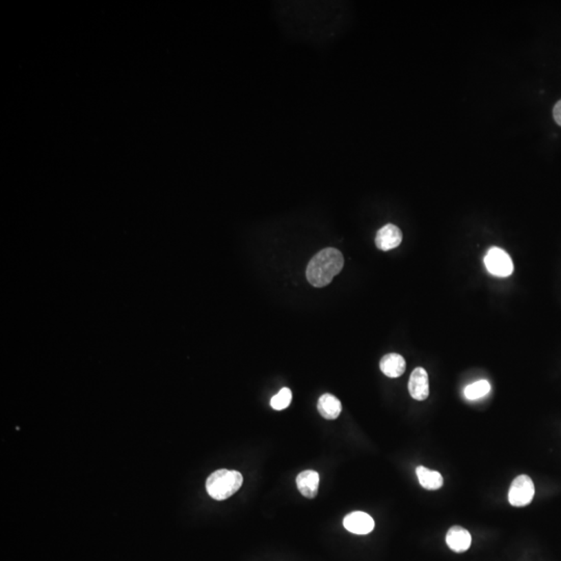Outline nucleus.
<instances>
[{
    "instance_id": "f257e3e1",
    "label": "nucleus",
    "mask_w": 561,
    "mask_h": 561,
    "mask_svg": "<svg viewBox=\"0 0 561 561\" xmlns=\"http://www.w3.org/2000/svg\"><path fill=\"white\" fill-rule=\"evenodd\" d=\"M344 266L341 252L334 247H327L317 253L309 262L306 276L309 283L314 287L329 285L334 276L340 274Z\"/></svg>"
},
{
    "instance_id": "f03ea898",
    "label": "nucleus",
    "mask_w": 561,
    "mask_h": 561,
    "mask_svg": "<svg viewBox=\"0 0 561 561\" xmlns=\"http://www.w3.org/2000/svg\"><path fill=\"white\" fill-rule=\"evenodd\" d=\"M243 482V475L238 471L222 469L212 473L207 479V493L216 500H226L238 492Z\"/></svg>"
},
{
    "instance_id": "7ed1b4c3",
    "label": "nucleus",
    "mask_w": 561,
    "mask_h": 561,
    "mask_svg": "<svg viewBox=\"0 0 561 561\" xmlns=\"http://www.w3.org/2000/svg\"><path fill=\"white\" fill-rule=\"evenodd\" d=\"M534 483L528 475H519L509 487V501L515 507H527L533 500Z\"/></svg>"
},
{
    "instance_id": "20e7f679",
    "label": "nucleus",
    "mask_w": 561,
    "mask_h": 561,
    "mask_svg": "<svg viewBox=\"0 0 561 561\" xmlns=\"http://www.w3.org/2000/svg\"><path fill=\"white\" fill-rule=\"evenodd\" d=\"M484 264L489 274L500 278H507L513 272V263L511 256L500 247H494L487 251Z\"/></svg>"
},
{
    "instance_id": "39448f33",
    "label": "nucleus",
    "mask_w": 561,
    "mask_h": 561,
    "mask_svg": "<svg viewBox=\"0 0 561 561\" xmlns=\"http://www.w3.org/2000/svg\"><path fill=\"white\" fill-rule=\"evenodd\" d=\"M409 392L415 400L423 401L429 397V374L425 368L418 367L411 372L409 380Z\"/></svg>"
},
{
    "instance_id": "423d86ee",
    "label": "nucleus",
    "mask_w": 561,
    "mask_h": 561,
    "mask_svg": "<svg viewBox=\"0 0 561 561\" xmlns=\"http://www.w3.org/2000/svg\"><path fill=\"white\" fill-rule=\"evenodd\" d=\"M343 525L347 531L363 536L374 529V520L363 511H354L344 518Z\"/></svg>"
},
{
    "instance_id": "0eeeda50",
    "label": "nucleus",
    "mask_w": 561,
    "mask_h": 561,
    "mask_svg": "<svg viewBox=\"0 0 561 561\" xmlns=\"http://www.w3.org/2000/svg\"><path fill=\"white\" fill-rule=\"evenodd\" d=\"M402 241V233L395 225L388 224L376 233V245L382 251H390L398 247Z\"/></svg>"
},
{
    "instance_id": "6e6552de",
    "label": "nucleus",
    "mask_w": 561,
    "mask_h": 561,
    "mask_svg": "<svg viewBox=\"0 0 561 561\" xmlns=\"http://www.w3.org/2000/svg\"><path fill=\"white\" fill-rule=\"evenodd\" d=\"M472 536L460 526H452L446 534V544L456 553H464L470 548Z\"/></svg>"
},
{
    "instance_id": "1a4fd4ad",
    "label": "nucleus",
    "mask_w": 561,
    "mask_h": 561,
    "mask_svg": "<svg viewBox=\"0 0 561 561\" xmlns=\"http://www.w3.org/2000/svg\"><path fill=\"white\" fill-rule=\"evenodd\" d=\"M296 485L303 496L308 499H314L318 494V473L312 470L300 472L296 477Z\"/></svg>"
},
{
    "instance_id": "9d476101",
    "label": "nucleus",
    "mask_w": 561,
    "mask_h": 561,
    "mask_svg": "<svg viewBox=\"0 0 561 561\" xmlns=\"http://www.w3.org/2000/svg\"><path fill=\"white\" fill-rule=\"evenodd\" d=\"M380 368L385 376L396 378L405 374L407 363L402 356L398 354H388L380 360Z\"/></svg>"
},
{
    "instance_id": "9b49d317",
    "label": "nucleus",
    "mask_w": 561,
    "mask_h": 561,
    "mask_svg": "<svg viewBox=\"0 0 561 561\" xmlns=\"http://www.w3.org/2000/svg\"><path fill=\"white\" fill-rule=\"evenodd\" d=\"M420 485L427 491H437L444 484L443 476L438 471L431 470L427 467L419 466L416 469Z\"/></svg>"
},
{
    "instance_id": "f8f14e48",
    "label": "nucleus",
    "mask_w": 561,
    "mask_h": 561,
    "mask_svg": "<svg viewBox=\"0 0 561 561\" xmlns=\"http://www.w3.org/2000/svg\"><path fill=\"white\" fill-rule=\"evenodd\" d=\"M317 409L325 419L335 420L341 414L342 405L337 397L327 393L318 399Z\"/></svg>"
},
{
    "instance_id": "ddd939ff",
    "label": "nucleus",
    "mask_w": 561,
    "mask_h": 561,
    "mask_svg": "<svg viewBox=\"0 0 561 561\" xmlns=\"http://www.w3.org/2000/svg\"><path fill=\"white\" fill-rule=\"evenodd\" d=\"M489 391H491V384L487 380H481L467 386L465 388L464 394L469 400H476V399L489 394Z\"/></svg>"
},
{
    "instance_id": "4468645a",
    "label": "nucleus",
    "mask_w": 561,
    "mask_h": 561,
    "mask_svg": "<svg viewBox=\"0 0 561 561\" xmlns=\"http://www.w3.org/2000/svg\"><path fill=\"white\" fill-rule=\"evenodd\" d=\"M292 399V390L288 388H283L280 390L278 394L272 397V400H270V405L276 411H282V409H285L286 407H289Z\"/></svg>"
},
{
    "instance_id": "2eb2a0df",
    "label": "nucleus",
    "mask_w": 561,
    "mask_h": 561,
    "mask_svg": "<svg viewBox=\"0 0 561 561\" xmlns=\"http://www.w3.org/2000/svg\"><path fill=\"white\" fill-rule=\"evenodd\" d=\"M553 116H554L555 122L561 126V100L555 104L554 110H553Z\"/></svg>"
}]
</instances>
